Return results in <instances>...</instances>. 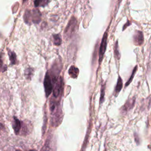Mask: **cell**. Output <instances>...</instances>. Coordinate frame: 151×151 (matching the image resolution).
Wrapping results in <instances>:
<instances>
[{
    "label": "cell",
    "instance_id": "cell-1",
    "mask_svg": "<svg viewBox=\"0 0 151 151\" xmlns=\"http://www.w3.org/2000/svg\"><path fill=\"white\" fill-rule=\"evenodd\" d=\"M60 100L51 97L50 100V111L51 112V124L53 127H57L62 123L63 112L60 104Z\"/></svg>",
    "mask_w": 151,
    "mask_h": 151
},
{
    "label": "cell",
    "instance_id": "cell-2",
    "mask_svg": "<svg viewBox=\"0 0 151 151\" xmlns=\"http://www.w3.org/2000/svg\"><path fill=\"white\" fill-rule=\"evenodd\" d=\"M24 21L28 24L33 23L38 24L41 20V14L38 10L33 9V10H27L24 16Z\"/></svg>",
    "mask_w": 151,
    "mask_h": 151
},
{
    "label": "cell",
    "instance_id": "cell-3",
    "mask_svg": "<svg viewBox=\"0 0 151 151\" xmlns=\"http://www.w3.org/2000/svg\"><path fill=\"white\" fill-rule=\"evenodd\" d=\"M77 27H78L77 20L75 17H73L71 19H70L65 30V32H64L65 37L67 39L70 38L73 36V35L75 33L76 31Z\"/></svg>",
    "mask_w": 151,
    "mask_h": 151
},
{
    "label": "cell",
    "instance_id": "cell-4",
    "mask_svg": "<svg viewBox=\"0 0 151 151\" xmlns=\"http://www.w3.org/2000/svg\"><path fill=\"white\" fill-rule=\"evenodd\" d=\"M63 87V81L62 77H59L55 83V86L53 90V98L60 100L61 98Z\"/></svg>",
    "mask_w": 151,
    "mask_h": 151
},
{
    "label": "cell",
    "instance_id": "cell-5",
    "mask_svg": "<svg viewBox=\"0 0 151 151\" xmlns=\"http://www.w3.org/2000/svg\"><path fill=\"white\" fill-rule=\"evenodd\" d=\"M62 67L61 62H54L53 66H51V70H50V75L51 76V79L52 80L53 83H56L58 79V76L61 71Z\"/></svg>",
    "mask_w": 151,
    "mask_h": 151
},
{
    "label": "cell",
    "instance_id": "cell-6",
    "mask_svg": "<svg viewBox=\"0 0 151 151\" xmlns=\"http://www.w3.org/2000/svg\"><path fill=\"white\" fill-rule=\"evenodd\" d=\"M108 30L106 31V32L104 33L103 38H102V42L100 43V48H99V63L100 65L103 58V56L104 54L105 53L106 50V48H107V44H108Z\"/></svg>",
    "mask_w": 151,
    "mask_h": 151
},
{
    "label": "cell",
    "instance_id": "cell-7",
    "mask_svg": "<svg viewBox=\"0 0 151 151\" xmlns=\"http://www.w3.org/2000/svg\"><path fill=\"white\" fill-rule=\"evenodd\" d=\"M53 83L51 79L50 76L49 74V73L47 71L46 74V76H45V78L44 80V86L46 97H48L52 93V91L53 90Z\"/></svg>",
    "mask_w": 151,
    "mask_h": 151
},
{
    "label": "cell",
    "instance_id": "cell-8",
    "mask_svg": "<svg viewBox=\"0 0 151 151\" xmlns=\"http://www.w3.org/2000/svg\"><path fill=\"white\" fill-rule=\"evenodd\" d=\"M133 41L136 46H141L144 41L143 33L139 30H136L133 36Z\"/></svg>",
    "mask_w": 151,
    "mask_h": 151
},
{
    "label": "cell",
    "instance_id": "cell-9",
    "mask_svg": "<svg viewBox=\"0 0 151 151\" xmlns=\"http://www.w3.org/2000/svg\"><path fill=\"white\" fill-rule=\"evenodd\" d=\"M135 102V97L128 100L126 101V102L125 103V104L120 109V111H121V113H126L128 112L129 111H130L134 106Z\"/></svg>",
    "mask_w": 151,
    "mask_h": 151
},
{
    "label": "cell",
    "instance_id": "cell-10",
    "mask_svg": "<svg viewBox=\"0 0 151 151\" xmlns=\"http://www.w3.org/2000/svg\"><path fill=\"white\" fill-rule=\"evenodd\" d=\"M12 128L15 133L18 135L21 128V124L20 120L16 117H14V122L12 123Z\"/></svg>",
    "mask_w": 151,
    "mask_h": 151
},
{
    "label": "cell",
    "instance_id": "cell-11",
    "mask_svg": "<svg viewBox=\"0 0 151 151\" xmlns=\"http://www.w3.org/2000/svg\"><path fill=\"white\" fill-rule=\"evenodd\" d=\"M79 69L74 66H72L69 70V74L73 79H76L78 77L79 74Z\"/></svg>",
    "mask_w": 151,
    "mask_h": 151
},
{
    "label": "cell",
    "instance_id": "cell-12",
    "mask_svg": "<svg viewBox=\"0 0 151 151\" xmlns=\"http://www.w3.org/2000/svg\"><path fill=\"white\" fill-rule=\"evenodd\" d=\"M123 87V82L120 76L118 78L117 84L115 87V96H117L118 94L121 91V90Z\"/></svg>",
    "mask_w": 151,
    "mask_h": 151
},
{
    "label": "cell",
    "instance_id": "cell-13",
    "mask_svg": "<svg viewBox=\"0 0 151 151\" xmlns=\"http://www.w3.org/2000/svg\"><path fill=\"white\" fill-rule=\"evenodd\" d=\"M41 151H53V148L51 145L50 139H48L46 141V143H45L44 146L42 148Z\"/></svg>",
    "mask_w": 151,
    "mask_h": 151
},
{
    "label": "cell",
    "instance_id": "cell-14",
    "mask_svg": "<svg viewBox=\"0 0 151 151\" xmlns=\"http://www.w3.org/2000/svg\"><path fill=\"white\" fill-rule=\"evenodd\" d=\"M53 39L54 44L56 45V46H58L62 44V40L59 34H54L53 36Z\"/></svg>",
    "mask_w": 151,
    "mask_h": 151
},
{
    "label": "cell",
    "instance_id": "cell-15",
    "mask_svg": "<svg viewBox=\"0 0 151 151\" xmlns=\"http://www.w3.org/2000/svg\"><path fill=\"white\" fill-rule=\"evenodd\" d=\"M114 54L115 57L117 60H119L120 58V53L119 52V44H118V41H116L115 47H114Z\"/></svg>",
    "mask_w": 151,
    "mask_h": 151
},
{
    "label": "cell",
    "instance_id": "cell-16",
    "mask_svg": "<svg viewBox=\"0 0 151 151\" xmlns=\"http://www.w3.org/2000/svg\"><path fill=\"white\" fill-rule=\"evenodd\" d=\"M49 2L50 1H47V0H41V1L37 0V1H34V5L36 7H44L47 5Z\"/></svg>",
    "mask_w": 151,
    "mask_h": 151
},
{
    "label": "cell",
    "instance_id": "cell-17",
    "mask_svg": "<svg viewBox=\"0 0 151 151\" xmlns=\"http://www.w3.org/2000/svg\"><path fill=\"white\" fill-rule=\"evenodd\" d=\"M33 74V69L32 68H27L25 71V77L27 79L30 80L32 79Z\"/></svg>",
    "mask_w": 151,
    "mask_h": 151
},
{
    "label": "cell",
    "instance_id": "cell-18",
    "mask_svg": "<svg viewBox=\"0 0 151 151\" xmlns=\"http://www.w3.org/2000/svg\"><path fill=\"white\" fill-rule=\"evenodd\" d=\"M8 54H9L10 60L11 64H12V65L16 64V61H17L16 54H15V53H14V52H12V51H9Z\"/></svg>",
    "mask_w": 151,
    "mask_h": 151
},
{
    "label": "cell",
    "instance_id": "cell-19",
    "mask_svg": "<svg viewBox=\"0 0 151 151\" xmlns=\"http://www.w3.org/2000/svg\"><path fill=\"white\" fill-rule=\"evenodd\" d=\"M104 94H105V84H102L100 90V104H102L104 100Z\"/></svg>",
    "mask_w": 151,
    "mask_h": 151
},
{
    "label": "cell",
    "instance_id": "cell-20",
    "mask_svg": "<svg viewBox=\"0 0 151 151\" xmlns=\"http://www.w3.org/2000/svg\"><path fill=\"white\" fill-rule=\"evenodd\" d=\"M137 69H138V66H136L135 67V68H134L133 71H132V74H131V76H130V79H129V80L126 82V84H125V87L128 86L130 84V83L132 82V80H133V78H134V76H135L136 72H137Z\"/></svg>",
    "mask_w": 151,
    "mask_h": 151
},
{
    "label": "cell",
    "instance_id": "cell-21",
    "mask_svg": "<svg viewBox=\"0 0 151 151\" xmlns=\"http://www.w3.org/2000/svg\"><path fill=\"white\" fill-rule=\"evenodd\" d=\"M130 25V23L129 22V21L128 20L127 23H126V24L124 25V28H123V30H125L126 29V27H127V26H129V25Z\"/></svg>",
    "mask_w": 151,
    "mask_h": 151
},
{
    "label": "cell",
    "instance_id": "cell-22",
    "mask_svg": "<svg viewBox=\"0 0 151 151\" xmlns=\"http://www.w3.org/2000/svg\"><path fill=\"white\" fill-rule=\"evenodd\" d=\"M30 151H37V150H30Z\"/></svg>",
    "mask_w": 151,
    "mask_h": 151
},
{
    "label": "cell",
    "instance_id": "cell-23",
    "mask_svg": "<svg viewBox=\"0 0 151 151\" xmlns=\"http://www.w3.org/2000/svg\"><path fill=\"white\" fill-rule=\"evenodd\" d=\"M16 151H21V150H17Z\"/></svg>",
    "mask_w": 151,
    "mask_h": 151
}]
</instances>
